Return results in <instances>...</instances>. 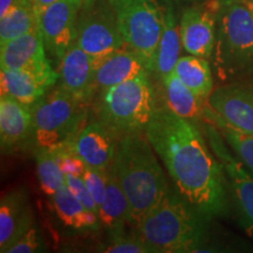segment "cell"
<instances>
[{
    "label": "cell",
    "mask_w": 253,
    "mask_h": 253,
    "mask_svg": "<svg viewBox=\"0 0 253 253\" xmlns=\"http://www.w3.org/2000/svg\"><path fill=\"white\" fill-rule=\"evenodd\" d=\"M58 80L59 73L52 65L34 69H1L0 72L1 94L31 107L42 99Z\"/></svg>",
    "instance_id": "obj_14"
},
{
    "label": "cell",
    "mask_w": 253,
    "mask_h": 253,
    "mask_svg": "<svg viewBox=\"0 0 253 253\" xmlns=\"http://www.w3.org/2000/svg\"><path fill=\"white\" fill-rule=\"evenodd\" d=\"M95 74L93 58L77 43L69 47L59 62L60 86L88 107L97 94Z\"/></svg>",
    "instance_id": "obj_13"
},
{
    "label": "cell",
    "mask_w": 253,
    "mask_h": 253,
    "mask_svg": "<svg viewBox=\"0 0 253 253\" xmlns=\"http://www.w3.org/2000/svg\"><path fill=\"white\" fill-rule=\"evenodd\" d=\"M58 156L60 167L65 175H77L82 176L86 170V163L81 160L80 156L73 151L69 145L54 149Z\"/></svg>",
    "instance_id": "obj_30"
},
{
    "label": "cell",
    "mask_w": 253,
    "mask_h": 253,
    "mask_svg": "<svg viewBox=\"0 0 253 253\" xmlns=\"http://www.w3.org/2000/svg\"><path fill=\"white\" fill-rule=\"evenodd\" d=\"M109 170L96 169V168L86 167L84 175V181L89 190L91 197L94 198L97 208L103 203L107 194V183H108Z\"/></svg>",
    "instance_id": "obj_29"
},
{
    "label": "cell",
    "mask_w": 253,
    "mask_h": 253,
    "mask_svg": "<svg viewBox=\"0 0 253 253\" xmlns=\"http://www.w3.org/2000/svg\"><path fill=\"white\" fill-rule=\"evenodd\" d=\"M95 99L96 121L116 140L144 131L157 106L149 73L99 91Z\"/></svg>",
    "instance_id": "obj_5"
},
{
    "label": "cell",
    "mask_w": 253,
    "mask_h": 253,
    "mask_svg": "<svg viewBox=\"0 0 253 253\" xmlns=\"http://www.w3.org/2000/svg\"><path fill=\"white\" fill-rule=\"evenodd\" d=\"M155 153L145 130L123 136L116 142L110 168L129 202L130 226L135 230L170 190Z\"/></svg>",
    "instance_id": "obj_2"
},
{
    "label": "cell",
    "mask_w": 253,
    "mask_h": 253,
    "mask_svg": "<svg viewBox=\"0 0 253 253\" xmlns=\"http://www.w3.org/2000/svg\"><path fill=\"white\" fill-rule=\"evenodd\" d=\"M33 135L38 149H58L74 141L87 125L88 106L60 86L32 107Z\"/></svg>",
    "instance_id": "obj_6"
},
{
    "label": "cell",
    "mask_w": 253,
    "mask_h": 253,
    "mask_svg": "<svg viewBox=\"0 0 253 253\" xmlns=\"http://www.w3.org/2000/svg\"><path fill=\"white\" fill-rule=\"evenodd\" d=\"M175 1L176 0L168 1L166 15H164L163 31L158 45L153 75L158 82L175 69L177 61L181 58V31H179V19L177 18L175 11Z\"/></svg>",
    "instance_id": "obj_21"
},
{
    "label": "cell",
    "mask_w": 253,
    "mask_h": 253,
    "mask_svg": "<svg viewBox=\"0 0 253 253\" xmlns=\"http://www.w3.org/2000/svg\"><path fill=\"white\" fill-rule=\"evenodd\" d=\"M173 71L198 97L208 101L213 90L212 71L208 59L191 54L183 55Z\"/></svg>",
    "instance_id": "obj_24"
},
{
    "label": "cell",
    "mask_w": 253,
    "mask_h": 253,
    "mask_svg": "<svg viewBox=\"0 0 253 253\" xmlns=\"http://www.w3.org/2000/svg\"><path fill=\"white\" fill-rule=\"evenodd\" d=\"M145 134L175 189L189 203L210 218L226 213L224 168L197 122L176 115L166 106H156Z\"/></svg>",
    "instance_id": "obj_1"
},
{
    "label": "cell",
    "mask_w": 253,
    "mask_h": 253,
    "mask_svg": "<svg viewBox=\"0 0 253 253\" xmlns=\"http://www.w3.org/2000/svg\"><path fill=\"white\" fill-rule=\"evenodd\" d=\"M58 1V0H33V5L37 9V13H39L40 11H42L43 8L47 7V6L52 5L53 2Z\"/></svg>",
    "instance_id": "obj_34"
},
{
    "label": "cell",
    "mask_w": 253,
    "mask_h": 253,
    "mask_svg": "<svg viewBox=\"0 0 253 253\" xmlns=\"http://www.w3.org/2000/svg\"><path fill=\"white\" fill-rule=\"evenodd\" d=\"M208 104L224 121L253 135V80L223 84L212 90Z\"/></svg>",
    "instance_id": "obj_12"
},
{
    "label": "cell",
    "mask_w": 253,
    "mask_h": 253,
    "mask_svg": "<svg viewBox=\"0 0 253 253\" xmlns=\"http://www.w3.org/2000/svg\"><path fill=\"white\" fill-rule=\"evenodd\" d=\"M100 252L106 253H151L149 249L141 237L134 232L131 235H122L112 237L109 244L101 246Z\"/></svg>",
    "instance_id": "obj_28"
},
{
    "label": "cell",
    "mask_w": 253,
    "mask_h": 253,
    "mask_svg": "<svg viewBox=\"0 0 253 253\" xmlns=\"http://www.w3.org/2000/svg\"><path fill=\"white\" fill-rule=\"evenodd\" d=\"M66 184L73 195L77 197L82 204L86 207L88 210L94 212L95 214L99 213V208L95 203L94 198L91 197L89 190H88L86 183L84 181V177L77 175H66Z\"/></svg>",
    "instance_id": "obj_31"
},
{
    "label": "cell",
    "mask_w": 253,
    "mask_h": 253,
    "mask_svg": "<svg viewBox=\"0 0 253 253\" xmlns=\"http://www.w3.org/2000/svg\"><path fill=\"white\" fill-rule=\"evenodd\" d=\"M39 27V18L33 0H25L12 6L0 17V45Z\"/></svg>",
    "instance_id": "obj_25"
},
{
    "label": "cell",
    "mask_w": 253,
    "mask_h": 253,
    "mask_svg": "<svg viewBox=\"0 0 253 253\" xmlns=\"http://www.w3.org/2000/svg\"><path fill=\"white\" fill-rule=\"evenodd\" d=\"M34 224L33 211L25 188L13 189L0 202V252L7 249Z\"/></svg>",
    "instance_id": "obj_16"
},
{
    "label": "cell",
    "mask_w": 253,
    "mask_h": 253,
    "mask_svg": "<svg viewBox=\"0 0 253 253\" xmlns=\"http://www.w3.org/2000/svg\"><path fill=\"white\" fill-rule=\"evenodd\" d=\"M116 140L102 123H87L68 145L81 157L87 167L109 170L115 156Z\"/></svg>",
    "instance_id": "obj_15"
},
{
    "label": "cell",
    "mask_w": 253,
    "mask_h": 253,
    "mask_svg": "<svg viewBox=\"0 0 253 253\" xmlns=\"http://www.w3.org/2000/svg\"><path fill=\"white\" fill-rule=\"evenodd\" d=\"M50 198L55 213L66 226L75 230H88L99 225L97 214L88 210L73 195L66 183Z\"/></svg>",
    "instance_id": "obj_23"
},
{
    "label": "cell",
    "mask_w": 253,
    "mask_h": 253,
    "mask_svg": "<svg viewBox=\"0 0 253 253\" xmlns=\"http://www.w3.org/2000/svg\"><path fill=\"white\" fill-rule=\"evenodd\" d=\"M41 250V238L39 236L36 224H33L30 229H27L20 238L7 249L6 253H32Z\"/></svg>",
    "instance_id": "obj_32"
},
{
    "label": "cell",
    "mask_w": 253,
    "mask_h": 253,
    "mask_svg": "<svg viewBox=\"0 0 253 253\" xmlns=\"http://www.w3.org/2000/svg\"><path fill=\"white\" fill-rule=\"evenodd\" d=\"M245 4H246V6H248L249 9H250V12H251L252 15H253V0H250V1H246Z\"/></svg>",
    "instance_id": "obj_37"
},
{
    "label": "cell",
    "mask_w": 253,
    "mask_h": 253,
    "mask_svg": "<svg viewBox=\"0 0 253 253\" xmlns=\"http://www.w3.org/2000/svg\"><path fill=\"white\" fill-rule=\"evenodd\" d=\"M94 66L96 69L97 93L148 73L142 59L128 47L116 50L99 62H94Z\"/></svg>",
    "instance_id": "obj_18"
},
{
    "label": "cell",
    "mask_w": 253,
    "mask_h": 253,
    "mask_svg": "<svg viewBox=\"0 0 253 253\" xmlns=\"http://www.w3.org/2000/svg\"><path fill=\"white\" fill-rule=\"evenodd\" d=\"M25 0H0V17H2L12 6L19 4Z\"/></svg>",
    "instance_id": "obj_33"
},
{
    "label": "cell",
    "mask_w": 253,
    "mask_h": 253,
    "mask_svg": "<svg viewBox=\"0 0 253 253\" xmlns=\"http://www.w3.org/2000/svg\"><path fill=\"white\" fill-rule=\"evenodd\" d=\"M97 217L112 237L125 235L126 225L131 223L129 202L112 168L109 169L106 198L99 207Z\"/></svg>",
    "instance_id": "obj_22"
},
{
    "label": "cell",
    "mask_w": 253,
    "mask_h": 253,
    "mask_svg": "<svg viewBox=\"0 0 253 253\" xmlns=\"http://www.w3.org/2000/svg\"><path fill=\"white\" fill-rule=\"evenodd\" d=\"M250 0H217V2L221 5H230V4H236V2H246Z\"/></svg>",
    "instance_id": "obj_36"
},
{
    "label": "cell",
    "mask_w": 253,
    "mask_h": 253,
    "mask_svg": "<svg viewBox=\"0 0 253 253\" xmlns=\"http://www.w3.org/2000/svg\"><path fill=\"white\" fill-rule=\"evenodd\" d=\"M37 172L42 192L52 197L66 183V175L60 167L54 149H39L37 153Z\"/></svg>",
    "instance_id": "obj_27"
},
{
    "label": "cell",
    "mask_w": 253,
    "mask_h": 253,
    "mask_svg": "<svg viewBox=\"0 0 253 253\" xmlns=\"http://www.w3.org/2000/svg\"><path fill=\"white\" fill-rule=\"evenodd\" d=\"M177 2L183 5H195V4H203V2H207L209 0H176Z\"/></svg>",
    "instance_id": "obj_35"
},
{
    "label": "cell",
    "mask_w": 253,
    "mask_h": 253,
    "mask_svg": "<svg viewBox=\"0 0 253 253\" xmlns=\"http://www.w3.org/2000/svg\"><path fill=\"white\" fill-rule=\"evenodd\" d=\"M75 43L94 62L126 47L109 0H84L78 17Z\"/></svg>",
    "instance_id": "obj_8"
},
{
    "label": "cell",
    "mask_w": 253,
    "mask_h": 253,
    "mask_svg": "<svg viewBox=\"0 0 253 253\" xmlns=\"http://www.w3.org/2000/svg\"><path fill=\"white\" fill-rule=\"evenodd\" d=\"M33 130L31 106L2 95L0 99V141L2 151L12 149L26 140Z\"/></svg>",
    "instance_id": "obj_19"
},
{
    "label": "cell",
    "mask_w": 253,
    "mask_h": 253,
    "mask_svg": "<svg viewBox=\"0 0 253 253\" xmlns=\"http://www.w3.org/2000/svg\"><path fill=\"white\" fill-rule=\"evenodd\" d=\"M211 218L170 188L162 201L143 218L135 232L151 253L202 251Z\"/></svg>",
    "instance_id": "obj_3"
},
{
    "label": "cell",
    "mask_w": 253,
    "mask_h": 253,
    "mask_svg": "<svg viewBox=\"0 0 253 253\" xmlns=\"http://www.w3.org/2000/svg\"><path fill=\"white\" fill-rule=\"evenodd\" d=\"M129 49L135 52L154 75L158 45L169 0H109Z\"/></svg>",
    "instance_id": "obj_7"
},
{
    "label": "cell",
    "mask_w": 253,
    "mask_h": 253,
    "mask_svg": "<svg viewBox=\"0 0 253 253\" xmlns=\"http://www.w3.org/2000/svg\"><path fill=\"white\" fill-rule=\"evenodd\" d=\"M49 65L39 27L0 45L1 69H34Z\"/></svg>",
    "instance_id": "obj_17"
},
{
    "label": "cell",
    "mask_w": 253,
    "mask_h": 253,
    "mask_svg": "<svg viewBox=\"0 0 253 253\" xmlns=\"http://www.w3.org/2000/svg\"><path fill=\"white\" fill-rule=\"evenodd\" d=\"M204 121L212 123L217 126L227 145H230V148L232 149L233 154L253 175V135L240 130L224 121L218 114L210 108L209 104L205 108Z\"/></svg>",
    "instance_id": "obj_26"
},
{
    "label": "cell",
    "mask_w": 253,
    "mask_h": 253,
    "mask_svg": "<svg viewBox=\"0 0 253 253\" xmlns=\"http://www.w3.org/2000/svg\"><path fill=\"white\" fill-rule=\"evenodd\" d=\"M217 0L188 5L179 17L182 49L188 54L211 59L217 37Z\"/></svg>",
    "instance_id": "obj_11"
},
{
    "label": "cell",
    "mask_w": 253,
    "mask_h": 253,
    "mask_svg": "<svg viewBox=\"0 0 253 253\" xmlns=\"http://www.w3.org/2000/svg\"><path fill=\"white\" fill-rule=\"evenodd\" d=\"M84 0H58L38 13L47 54L60 62L77 41L78 17Z\"/></svg>",
    "instance_id": "obj_10"
},
{
    "label": "cell",
    "mask_w": 253,
    "mask_h": 253,
    "mask_svg": "<svg viewBox=\"0 0 253 253\" xmlns=\"http://www.w3.org/2000/svg\"><path fill=\"white\" fill-rule=\"evenodd\" d=\"M212 65L223 84L253 80V15L245 2L221 5Z\"/></svg>",
    "instance_id": "obj_4"
},
{
    "label": "cell",
    "mask_w": 253,
    "mask_h": 253,
    "mask_svg": "<svg viewBox=\"0 0 253 253\" xmlns=\"http://www.w3.org/2000/svg\"><path fill=\"white\" fill-rule=\"evenodd\" d=\"M164 106L181 118L197 122L204 120L208 101L202 100L177 77L175 71L168 74L160 82Z\"/></svg>",
    "instance_id": "obj_20"
},
{
    "label": "cell",
    "mask_w": 253,
    "mask_h": 253,
    "mask_svg": "<svg viewBox=\"0 0 253 253\" xmlns=\"http://www.w3.org/2000/svg\"><path fill=\"white\" fill-rule=\"evenodd\" d=\"M205 136L224 168L227 184L239 214L240 225L253 239V175L238 157L231 153L216 126L207 122Z\"/></svg>",
    "instance_id": "obj_9"
}]
</instances>
